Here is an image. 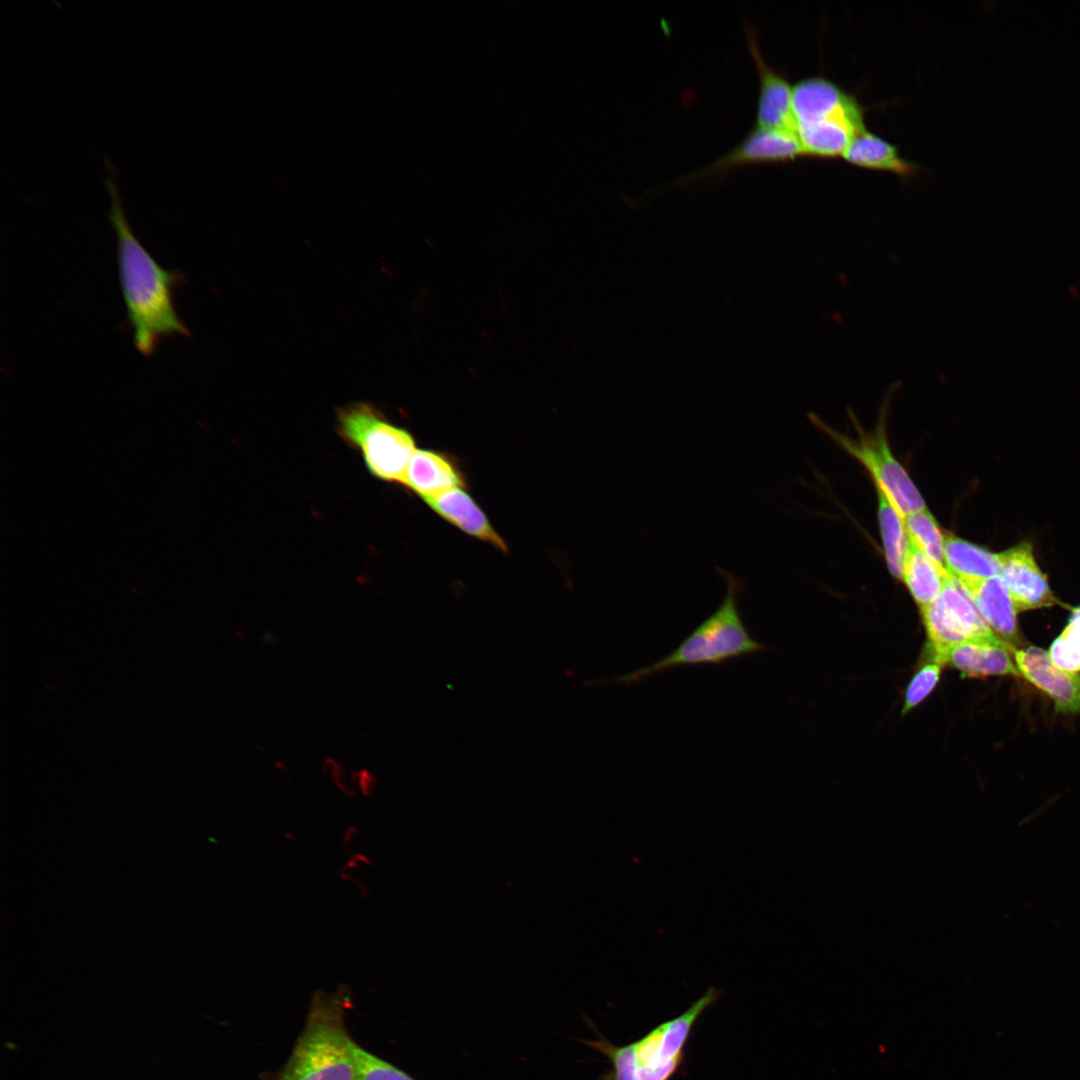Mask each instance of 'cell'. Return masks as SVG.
Instances as JSON below:
<instances>
[{
    "label": "cell",
    "mask_w": 1080,
    "mask_h": 1080,
    "mask_svg": "<svg viewBox=\"0 0 1080 1080\" xmlns=\"http://www.w3.org/2000/svg\"><path fill=\"white\" fill-rule=\"evenodd\" d=\"M722 995L710 986L686 1011L661 1023L641 1039L616 1046L602 1036L583 1043L609 1059L612 1069L599 1080H671L684 1059V1048L699 1017Z\"/></svg>",
    "instance_id": "cell-5"
},
{
    "label": "cell",
    "mask_w": 1080,
    "mask_h": 1080,
    "mask_svg": "<svg viewBox=\"0 0 1080 1080\" xmlns=\"http://www.w3.org/2000/svg\"><path fill=\"white\" fill-rule=\"evenodd\" d=\"M355 1055L359 1080H416L395 1065L365 1050L357 1043Z\"/></svg>",
    "instance_id": "cell-23"
},
{
    "label": "cell",
    "mask_w": 1080,
    "mask_h": 1080,
    "mask_svg": "<svg viewBox=\"0 0 1080 1080\" xmlns=\"http://www.w3.org/2000/svg\"><path fill=\"white\" fill-rule=\"evenodd\" d=\"M842 158L853 166L893 173L905 180L919 171L914 162L901 156L896 145L867 129L854 138Z\"/></svg>",
    "instance_id": "cell-17"
},
{
    "label": "cell",
    "mask_w": 1080,
    "mask_h": 1080,
    "mask_svg": "<svg viewBox=\"0 0 1080 1080\" xmlns=\"http://www.w3.org/2000/svg\"><path fill=\"white\" fill-rule=\"evenodd\" d=\"M792 114L795 133L809 157H842L866 130L865 108L857 97L821 75L793 84Z\"/></svg>",
    "instance_id": "cell-3"
},
{
    "label": "cell",
    "mask_w": 1080,
    "mask_h": 1080,
    "mask_svg": "<svg viewBox=\"0 0 1080 1080\" xmlns=\"http://www.w3.org/2000/svg\"><path fill=\"white\" fill-rule=\"evenodd\" d=\"M745 34L759 80L754 126L795 132L792 114L793 85L783 72L767 63L761 52L756 30L746 25Z\"/></svg>",
    "instance_id": "cell-11"
},
{
    "label": "cell",
    "mask_w": 1080,
    "mask_h": 1080,
    "mask_svg": "<svg viewBox=\"0 0 1080 1080\" xmlns=\"http://www.w3.org/2000/svg\"><path fill=\"white\" fill-rule=\"evenodd\" d=\"M941 667L938 663L926 664L913 677L907 687L903 714L922 702L934 689L940 677Z\"/></svg>",
    "instance_id": "cell-24"
},
{
    "label": "cell",
    "mask_w": 1080,
    "mask_h": 1080,
    "mask_svg": "<svg viewBox=\"0 0 1080 1080\" xmlns=\"http://www.w3.org/2000/svg\"><path fill=\"white\" fill-rule=\"evenodd\" d=\"M876 490L878 495V517L886 562L891 574L901 579L908 546L904 521L888 497L879 488H876Z\"/></svg>",
    "instance_id": "cell-20"
},
{
    "label": "cell",
    "mask_w": 1080,
    "mask_h": 1080,
    "mask_svg": "<svg viewBox=\"0 0 1080 1080\" xmlns=\"http://www.w3.org/2000/svg\"><path fill=\"white\" fill-rule=\"evenodd\" d=\"M345 1003L343 993L313 996L304 1028L277 1080H359Z\"/></svg>",
    "instance_id": "cell-4"
},
{
    "label": "cell",
    "mask_w": 1080,
    "mask_h": 1080,
    "mask_svg": "<svg viewBox=\"0 0 1080 1080\" xmlns=\"http://www.w3.org/2000/svg\"><path fill=\"white\" fill-rule=\"evenodd\" d=\"M402 484L425 500L454 488H463L465 479L455 461L447 454L416 449Z\"/></svg>",
    "instance_id": "cell-15"
},
{
    "label": "cell",
    "mask_w": 1080,
    "mask_h": 1080,
    "mask_svg": "<svg viewBox=\"0 0 1080 1080\" xmlns=\"http://www.w3.org/2000/svg\"><path fill=\"white\" fill-rule=\"evenodd\" d=\"M337 433L360 452L374 477L402 484L417 449L409 431L390 423L371 404L355 402L338 410Z\"/></svg>",
    "instance_id": "cell-6"
},
{
    "label": "cell",
    "mask_w": 1080,
    "mask_h": 1080,
    "mask_svg": "<svg viewBox=\"0 0 1080 1080\" xmlns=\"http://www.w3.org/2000/svg\"><path fill=\"white\" fill-rule=\"evenodd\" d=\"M944 565L949 575L962 585L995 577L1000 572L999 553H993L976 544L944 535Z\"/></svg>",
    "instance_id": "cell-18"
},
{
    "label": "cell",
    "mask_w": 1080,
    "mask_h": 1080,
    "mask_svg": "<svg viewBox=\"0 0 1080 1080\" xmlns=\"http://www.w3.org/2000/svg\"><path fill=\"white\" fill-rule=\"evenodd\" d=\"M814 419L821 430L868 470L876 488L888 497L902 518L927 508L917 487L889 448L884 415L873 432L860 431L858 438L843 435L817 417Z\"/></svg>",
    "instance_id": "cell-7"
},
{
    "label": "cell",
    "mask_w": 1080,
    "mask_h": 1080,
    "mask_svg": "<svg viewBox=\"0 0 1080 1080\" xmlns=\"http://www.w3.org/2000/svg\"><path fill=\"white\" fill-rule=\"evenodd\" d=\"M805 156L795 132L754 126L731 150L700 169L679 177V183H692L724 174L732 169L757 163L788 162Z\"/></svg>",
    "instance_id": "cell-9"
},
{
    "label": "cell",
    "mask_w": 1080,
    "mask_h": 1080,
    "mask_svg": "<svg viewBox=\"0 0 1080 1080\" xmlns=\"http://www.w3.org/2000/svg\"><path fill=\"white\" fill-rule=\"evenodd\" d=\"M1012 650L993 633L952 646L935 663L949 664L968 677L1019 676Z\"/></svg>",
    "instance_id": "cell-13"
},
{
    "label": "cell",
    "mask_w": 1080,
    "mask_h": 1080,
    "mask_svg": "<svg viewBox=\"0 0 1080 1080\" xmlns=\"http://www.w3.org/2000/svg\"><path fill=\"white\" fill-rule=\"evenodd\" d=\"M964 587L991 630L1010 648L1016 649L1020 644L1018 611L1000 577L987 578Z\"/></svg>",
    "instance_id": "cell-16"
},
{
    "label": "cell",
    "mask_w": 1080,
    "mask_h": 1080,
    "mask_svg": "<svg viewBox=\"0 0 1080 1080\" xmlns=\"http://www.w3.org/2000/svg\"><path fill=\"white\" fill-rule=\"evenodd\" d=\"M1012 655L1020 674L1054 701L1056 711L1080 713V674L1059 669L1039 647L1013 649Z\"/></svg>",
    "instance_id": "cell-12"
},
{
    "label": "cell",
    "mask_w": 1080,
    "mask_h": 1080,
    "mask_svg": "<svg viewBox=\"0 0 1080 1080\" xmlns=\"http://www.w3.org/2000/svg\"><path fill=\"white\" fill-rule=\"evenodd\" d=\"M908 539L915 543L934 563L944 565V534L930 511L925 508L903 518ZM946 569V568H945Z\"/></svg>",
    "instance_id": "cell-21"
},
{
    "label": "cell",
    "mask_w": 1080,
    "mask_h": 1080,
    "mask_svg": "<svg viewBox=\"0 0 1080 1080\" xmlns=\"http://www.w3.org/2000/svg\"><path fill=\"white\" fill-rule=\"evenodd\" d=\"M716 570L726 591L715 611L666 656L606 683L634 685L677 668L721 665L767 651L768 648L750 634L740 613L739 597L746 589L744 580L722 568Z\"/></svg>",
    "instance_id": "cell-2"
},
{
    "label": "cell",
    "mask_w": 1080,
    "mask_h": 1080,
    "mask_svg": "<svg viewBox=\"0 0 1080 1080\" xmlns=\"http://www.w3.org/2000/svg\"><path fill=\"white\" fill-rule=\"evenodd\" d=\"M999 577L1018 612L1051 607L1058 603L1047 577L1040 570L1032 544L1023 541L999 553Z\"/></svg>",
    "instance_id": "cell-10"
},
{
    "label": "cell",
    "mask_w": 1080,
    "mask_h": 1080,
    "mask_svg": "<svg viewBox=\"0 0 1080 1080\" xmlns=\"http://www.w3.org/2000/svg\"><path fill=\"white\" fill-rule=\"evenodd\" d=\"M921 613L935 662L956 644L994 633L967 589L952 576L939 597Z\"/></svg>",
    "instance_id": "cell-8"
},
{
    "label": "cell",
    "mask_w": 1080,
    "mask_h": 1080,
    "mask_svg": "<svg viewBox=\"0 0 1080 1080\" xmlns=\"http://www.w3.org/2000/svg\"><path fill=\"white\" fill-rule=\"evenodd\" d=\"M1048 655L1059 669L1080 674V606L1072 609L1066 627L1051 644Z\"/></svg>",
    "instance_id": "cell-22"
},
{
    "label": "cell",
    "mask_w": 1080,
    "mask_h": 1080,
    "mask_svg": "<svg viewBox=\"0 0 1080 1080\" xmlns=\"http://www.w3.org/2000/svg\"><path fill=\"white\" fill-rule=\"evenodd\" d=\"M105 164L109 171L105 178L108 216L117 236L120 282L134 343L140 353L150 355L162 337L189 335L173 304L177 275L163 269L134 235L124 213L115 168L108 159Z\"/></svg>",
    "instance_id": "cell-1"
},
{
    "label": "cell",
    "mask_w": 1080,
    "mask_h": 1080,
    "mask_svg": "<svg viewBox=\"0 0 1080 1080\" xmlns=\"http://www.w3.org/2000/svg\"><path fill=\"white\" fill-rule=\"evenodd\" d=\"M423 501L441 518L464 533L492 545L501 552H508L504 539L463 488H454Z\"/></svg>",
    "instance_id": "cell-14"
},
{
    "label": "cell",
    "mask_w": 1080,
    "mask_h": 1080,
    "mask_svg": "<svg viewBox=\"0 0 1080 1080\" xmlns=\"http://www.w3.org/2000/svg\"><path fill=\"white\" fill-rule=\"evenodd\" d=\"M950 577L945 568L934 563L915 543L908 539L902 580L922 609L934 602Z\"/></svg>",
    "instance_id": "cell-19"
}]
</instances>
